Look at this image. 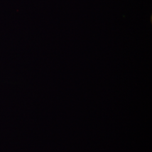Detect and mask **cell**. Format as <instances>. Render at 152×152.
<instances>
[]
</instances>
